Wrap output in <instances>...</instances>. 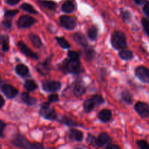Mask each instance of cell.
<instances>
[{
	"mask_svg": "<svg viewBox=\"0 0 149 149\" xmlns=\"http://www.w3.org/2000/svg\"><path fill=\"white\" fill-rule=\"evenodd\" d=\"M18 47L20 49V52L23 53L25 56H26L27 58H32V59L37 60L38 59V55L37 54H36L35 52H34L26 44L24 43L22 41H19L18 42Z\"/></svg>",
	"mask_w": 149,
	"mask_h": 149,
	"instance_id": "9c48e42d",
	"label": "cell"
},
{
	"mask_svg": "<svg viewBox=\"0 0 149 149\" xmlns=\"http://www.w3.org/2000/svg\"><path fill=\"white\" fill-rule=\"evenodd\" d=\"M48 100H49V103L57 102L58 100V95L56 93H53V94L50 95L48 96Z\"/></svg>",
	"mask_w": 149,
	"mask_h": 149,
	"instance_id": "60d3db41",
	"label": "cell"
},
{
	"mask_svg": "<svg viewBox=\"0 0 149 149\" xmlns=\"http://www.w3.org/2000/svg\"><path fill=\"white\" fill-rule=\"evenodd\" d=\"M12 19L11 18H6L1 22V26L6 29H10L12 27Z\"/></svg>",
	"mask_w": 149,
	"mask_h": 149,
	"instance_id": "f35d334b",
	"label": "cell"
},
{
	"mask_svg": "<svg viewBox=\"0 0 149 149\" xmlns=\"http://www.w3.org/2000/svg\"><path fill=\"white\" fill-rule=\"evenodd\" d=\"M56 40L57 43L59 45L60 47L63 48V49H69L70 47V45L65 38L64 37H56Z\"/></svg>",
	"mask_w": 149,
	"mask_h": 149,
	"instance_id": "1f68e13d",
	"label": "cell"
},
{
	"mask_svg": "<svg viewBox=\"0 0 149 149\" xmlns=\"http://www.w3.org/2000/svg\"><path fill=\"white\" fill-rule=\"evenodd\" d=\"M85 93H86V87L83 84L78 83V84H76L74 85V89H73V93L76 97H81L82 95L85 94Z\"/></svg>",
	"mask_w": 149,
	"mask_h": 149,
	"instance_id": "44dd1931",
	"label": "cell"
},
{
	"mask_svg": "<svg viewBox=\"0 0 149 149\" xmlns=\"http://www.w3.org/2000/svg\"><path fill=\"white\" fill-rule=\"evenodd\" d=\"M72 38H73V40H74L76 43L78 44L79 45H80V46L83 47H88V42L83 33L77 32V33L73 34Z\"/></svg>",
	"mask_w": 149,
	"mask_h": 149,
	"instance_id": "2e32d148",
	"label": "cell"
},
{
	"mask_svg": "<svg viewBox=\"0 0 149 149\" xmlns=\"http://www.w3.org/2000/svg\"><path fill=\"white\" fill-rule=\"evenodd\" d=\"M105 149H121V148H120V147L118 146L115 145V144L108 143V145H107Z\"/></svg>",
	"mask_w": 149,
	"mask_h": 149,
	"instance_id": "f6af8a7d",
	"label": "cell"
},
{
	"mask_svg": "<svg viewBox=\"0 0 149 149\" xmlns=\"http://www.w3.org/2000/svg\"><path fill=\"white\" fill-rule=\"evenodd\" d=\"M0 149H1V148H0Z\"/></svg>",
	"mask_w": 149,
	"mask_h": 149,
	"instance_id": "681fc988",
	"label": "cell"
},
{
	"mask_svg": "<svg viewBox=\"0 0 149 149\" xmlns=\"http://www.w3.org/2000/svg\"><path fill=\"white\" fill-rule=\"evenodd\" d=\"M61 87V82L58 81H48L42 84V87L44 91L48 93H54L60 90Z\"/></svg>",
	"mask_w": 149,
	"mask_h": 149,
	"instance_id": "30bf717a",
	"label": "cell"
},
{
	"mask_svg": "<svg viewBox=\"0 0 149 149\" xmlns=\"http://www.w3.org/2000/svg\"><path fill=\"white\" fill-rule=\"evenodd\" d=\"M76 9L75 1L74 0H67L61 5V11L65 13H71Z\"/></svg>",
	"mask_w": 149,
	"mask_h": 149,
	"instance_id": "5bb4252c",
	"label": "cell"
},
{
	"mask_svg": "<svg viewBox=\"0 0 149 149\" xmlns=\"http://www.w3.org/2000/svg\"><path fill=\"white\" fill-rule=\"evenodd\" d=\"M134 110L141 118H147L149 116V105L145 102L138 101L134 105Z\"/></svg>",
	"mask_w": 149,
	"mask_h": 149,
	"instance_id": "ba28073f",
	"label": "cell"
},
{
	"mask_svg": "<svg viewBox=\"0 0 149 149\" xmlns=\"http://www.w3.org/2000/svg\"><path fill=\"white\" fill-rule=\"evenodd\" d=\"M95 55V51L93 49L89 47V46L85 47V56H86V59L87 61H91L93 59Z\"/></svg>",
	"mask_w": 149,
	"mask_h": 149,
	"instance_id": "f546056e",
	"label": "cell"
},
{
	"mask_svg": "<svg viewBox=\"0 0 149 149\" xmlns=\"http://www.w3.org/2000/svg\"><path fill=\"white\" fill-rule=\"evenodd\" d=\"M88 142L93 146L96 145V138L89 134V136H88Z\"/></svg>",
	"mask_w": 149,
	"mask_h": 149,
	"instance_id": "7bdbcfd3",
	"label": "cell"
},
{
	"mask_svg": "<svg viewBox=\"0 0 149 149\" xmlns=\"http://www.w3.org/2000/svg\"><path fill=\"white\" fill-rule=\"evenodd\" d=\"M135 76L143 83H149V69L143 65H139L134 70Z\"/></svg>",
	"mask_w": 149,
	"mask_h": 149,
	"instance_id": "52a82bcc",
	"label": "cell"
},
{
	"mask_svg": "<svg viewBox=\"0 0 149 149\" xmlns=\"http://www.w3.org/2000/svg\"><path fill=\"white\" fill-rule=\"evenodd\" d=\"M95 106H96V105L93 103L91 98L86 100L83 103V109H84L85 112H86V113H89V112L92 111L95 108Z\"/></svg>",
	"mask_w": 149,
	"mask_h": 149,
	"instance_id": "484cf974",
	"label": "cell"
},
{
	"mask_svg": "<svg viewBox=\"0 0 149 149\" xmlns=\"http://www.w3.org/2000/svg\"><path fill=\"white\" fill-rule=\"evenodd\" d=\"M0 40H1V49L4 52H7L10 49V46H9V37L8 36L6 35H2L0 37Z\"/></svg>",
	"mask_w": 149,
	"mask_h": 149,
	"instance_id": "83f0119b",
	"label": "cell"
},
{
	"mask_svg": "<svg viewBox=\"0 0 149 149\" xmlns=\"http://www.w3.org/2000/svg\"><path fill=\"white\" fill-rule=\"evenodd\" d=\"M141 23L145 33L149 36V20L146 17H143L141 20Z\"/></svg>",
	"mask_w": 149,
	"mask_h": 149,
	"instance_id": "e575fe53",
	"label": "cell"
},
{
	"mask_svg": "<svg viewBox=\"0 0 149 149\" xmlns=\"http://www.w3.org/2000/svg\"><path fill=\"white\" fill-rule=\"evenodd\" d=\"M75 149H83L82 148H75Z\"/></svg>",
	"mask_w": 149,
	"mask_h": 149,
	"instance_id": "c3c4849f",
	"label": "cell"
},
{
	"mask_svg": "<svg viewBox=\"0 0 149 149\" xmlns=\"http://www.w3.org/2000/svg\"><path fill=\"white\" fill-rule=\"evenodd\" d=\"M137 5H144L145 3L146 2V0H133Z\"/></svg>",
	"mask_w": 149,
	"mask_h": 149,
	"instance_id": "bcb514c9",
	"label": "cell"
},
{
	"mask_svg": "<svg viewBox=\"0 0 149 149\" xmlns=\"http://www.w3.org/2000/svg\"><path fill=\"white\" fill-rule=\"evenodd\" d=\"M61 65L62 67L61 69L64 73L78 74L83 71L80 60H65Z\"/></svg>",
	"mask_w": 149,
	"mask_h": 149,
	"instance_id": "3957f363",
	"label": "cell"
},
{
	"mask_svg": "<svg viewBox=\"0 0 149 149\" xmlns=\"http://www.w3.org/2000/svg\"><path fill=\"white\" fill-rule=\"evenodd\" d=\"M29 38L35 47L39 48L42 46V41H41L39 36H37V34H34V33H31V34H29Z\"/></svg>",
	"mask_w": 149,
	"mask_h": 149,
	"instance_id": "7402d4cb",
	"label": "cell"
},
{
	"mask_svg": "<svg viewBox=\"0 0 149 149\" xmlns=\"http://www.w3.org/2000/svg\"><path fill=\"white\" fill-rule=\"evenodd\" d=\"M60 122H61V123L64 124V125L70 127H75V126H78L79 125L78 124L76 123L74 120L71 119L70 118L67 117V116H64Z\"/></svg>",
	"mask_w": 149,
	"mask_h": 149,
	"instance_id": "d6a6232c",
	"label": "cell"
},
{
	"mask_svg": "<svg viewBox=\"0 0 149 149\" xmlns=\"http://www.w3.org/2000/svg\"><path fill=\"white\" fill-rule=\"evenodd\" d=\"M110 137L106 132H102L96 138V146L98 147H102L110 142Z\"/></svg>",
	"mask_w": 149,
	"mask_h": 149,
	"instance_id": "4fadbf2b",
	"label": "cell"
},
{
	"mask_svg": "<svg viewBox=\"0 0 149 149\" xmlns=\"http://www.w3.org/2000/svg\"><path fill=\"white\" fill-rule=\"evenodd\" d=\"M20 8L22 10H23V11L26 12V13H30V14H38V12L34 8V7L32 4H29V3H23V4L20 6Z\"/></svg>",
	"mask_w": 149,
	"mask_h": 149,
	"instance_id": "cb8c5ba5",
	"label": "cell"
},
{
	"mask_svg": "<svg viewBox=\"0 0 149 149\" xmlns=\"http://www.w3.org/2000/svg\"><path fill=\"white\" fill-rule=\"evenodd\" d=\"M110 42L112 47L118 50H123L127 47V37L121 31H115L111 35Z\"/></svg>",
	"mask_w": 149,
	"mask_h": 149,
	"instance_id": "7a4b0ae2",
	"label": "cell"
},
{
	"mask_svg": "<svg viewBox=\"0 0 149 149\" xmlns=\"http://www.w3.org/2000/svg\"><path fill=\"white\" fill-rule=\"evenodd\" d=\"M20 0H6V2H7V4L10 6H14L16 5L17 4H18L19 1Z\"/></svg>",
	"mask_w": 149,
	"mask_h": 149,
	"instance_id": "ee69618b",
	"label": "cell"
},
{
	"mask_svg": "<svg viewBox=\"0 0 149 149\" xmlns=\"http://www.w3.org/2000/svg\"><path fill=\"white\" fill-rule=\"evenodd\" d=\"M67 57L70 60H80V55L75 51L70 50L67 53Z\"/></svg>",
	"mask_w": 149,
	"mask_h": 149,
	"instance_id": "8d00e7d4",
	"label": "cell"
},
{
	"mask_svg": "<svg viewBox=\"0 0 149 149\" xmlns=\"http://www.w3.org/2000/svg\"><path fill=\"white\" fill-rule=\"evenodd\" d=\"M39 114L48 120H56L57 114L54 109L51 108L50 103H43L41 105L40 110H39Z\"/></svg>",
	"mask_w": 149,
	"mask_h": 149,
	"instance_id": "277c9868",
	"label": "cell"
},
{
	"mask_svg": "<svg viewBox=\"0 0 149 149\" xmlns=\"http://www.w3.org/2000/svg\"><path fill=\"white\" fill-rule=\"evenodd\" d=\"M15 72L20 77H26L29 74V69L24 64H18L15 66Z\"/></svg>",
	"mask_w": 149,
	"mask_h": 149,
	"instance_id": "ffe728a7",
	"label": "cell"
},
{
	"mask_svg": "<svg viewBox=\"0 0 149 149\" xmlns=\"http://www.w3.org/2000/svg\"><path fill=\"white\" fill-rule=\"evenodd\" d=\"M18 13V10H6L4 12V17L6 18H12L14 17L16 14Z\"/></svg>",
	"mask_w": 149,
	"mask_h": 149,
	"instance_id": "74e56055",
	"label": "cell"
},
{
	"mask_svg": "<svg viewBox=\"0 0 149 149\" xmlns=\"http://www.w3.org/2000/svg\"><path fill=\"white\" fill-rule=\"evenodd\" d=\"M88 37L92 41H95L97 39L98 29L95 26H92L87 31Z\"/></svg>",
	"mask_w": 149,
	"mask_h": 149,
	"instance_id": "603a6c76",
	"label": "cell"
},
{
	"mask_svg": "<svg viewBox=\"0 0 149 149\" xmlns=\"http://www.w3.org/2000/svg\"><path fill=\"white\" fill-rule=\"evenodd\" d=\"M99 120L102 122H108L112 119V112L109 109H102L97 115Z\"/></svg>",
	"mask_w": 149,
	"mask_h": 149,
	"instance_id": "9a60e30c",
	"label": "cell"
},
{
	"mask_svg": "<svg viewBox=\"0 0 149 149\" xmlns=\"http://www.w3.org/2000/svg\"><path fill=\"white\" fill-rule=\"evenodd\" d=\"M69 135H70V138L73 139L75 141H83V133L81 131L78 130L76 129H71L69 132Z\"/></svg>",
	"mask_w": 149,
	"mask_h": 149,
	"instance_id": "ac0fdd59",
	"label": "cell"
},
{
	"mask_svg": "<svg viewBox=\"0 0 149 149\" xmlns=\"http://www.w3.org/2000/svg\"><path fill=\"white\" fill-rule=\"evenodd\" d=\"M13 146L23 149H45L43 146L38 143H31L23 135H17L12 141Z\"/></svg>",
	"mask_w": 149,
	"mask_h": 149,
	"instance_id": "6da1fadb",
	"label": "cell"
},
{
	"mask_svg": "<svg viewBox=\"0 0 149 149\" xmlns=\"http://www.w3.org/2000/svg\"><path fill=\"white\" fill-rule=\"evenodd\" d=\"M24 87L28 92H32L38 88V85L34 80H26L25 81Z\"/></svg>",
	"mask_w": 149,
	"mask_h": 149,
	"instance_id": "d4e9b609",
	"label": "cell"
},
{
	"mask_svg": "<svg viewBox=\"0 0 149 149\" xmlns=\"http://www.w3.org/2000/svg\"><path fill=\"white\" fill-rule=\"evenodd\" d=\"M37 22L36 19L28 15H23L18 18L17 26L18 29H28L33 26Z\"/></svg>",
	"mask_w": 149,
	"mask_h": 149,
	"instance_id": "8992f818",
	"label": "cell"
},
{
	"mask_svg": "<svg viewBox=\"0 0 149 149\" xmlns=\"http://www.w3.org/2000/svg\"><path fill=\"white\" fill-rule=\"evenodd\" d=\"M6 125L3 121L0 120V138L4 137V130L5 129Z\"/></svg>",
	"mask_w": 149,
	"mask_h": 149,
	"instance_id": "b9f144b4",
	"label": "cell"
},
{
	"mask_svg": "<svg viewBox=\"0 0 149 149\" xmlns=\"http://www.w3.org/2000/svg\"><path fill=\"white\" fill-rule=\"evenodd\" d=\"M121 97H122L123 100L127 104L130 105L132 103V97L128 90H124L121 93Z\"/></svg>",
	"mask_w": 149,
	"mask_h": 149,
	"instance_id": "4dcf8cb0",
	"label": "cell"
},
{
	"mask_svg": "<svg viewBox=\"0 0 149 149\" xmlns=\"http://www.w3.org/2000/svg\"><path fill=\"white\" fill-rule=\"evenodd\" d=\"M118 55L124 61H129L133 58V53L130 50L123 49V50L120 51Z\"/></svg>",
	"mask_w": 149,
	"mask_h": 149,
	"instance_id": "4316f807",
	"label": "cell"
},
{
	"mask_svg": "<svg viewBox=\"0 0 149 149\" xmlns=\"http://www.w3.org/2000/svg\"><path fill=\"white\" fill-rule=\"evenodd\" d=\"M51 57H48L45 61H44L42 63L38 64L36 66V70L39 74H40L42 76H46L50 72V64H51Z\"/></svg>",
	"mask_w": 149,
	"mask_h": 149,
	"instance_id": "8fae6325",
	"label": "cell"
},
{
	"mask_svg": "<svg viewBox=\"0 0 149 149\" xmlns=\"http://www.w3.org/2000/svg\"><path fill=\"white\" fill-rule=\"evenodd\" d=\"M91 99L96 106H100L102 103H105V100L100 95H95L92 96Z\"/></svg>",
	"mask_w": 149,
	"mask_h": 149,
	"instance_id": "836d02e7",
	"label": "cell"
},
{
	"mask_svg": "<svg viewBox=\"0 0 149 149\" xmlns=\"http://www.w3.org/2000/svg\"><path fill=\"white\" fill-rule=\"evenodd\" d=\"M37 4L48 10H55L57 7L56 3L51 0H37Z\"/></svg>",
	"mask_w": 149,
	"mask_h": 149,
	"instance_id": "e0dca14e",
	"label": "cell"
},
{
	"mask_svg": "<svg viewBox=\"0 0 149 149\" xmlns=\"http://www.w3.org/2000/svg\"><path fill=\"white\" fill-rule=\"evenodd\" d=\"M121 17H122L123 20L126 23H129L131 20V13L128 10H124V9H122L121 10Z\"/></svg>",
	"mask_w": 149,
	"mask_h": 149,
	"instance_id": "f1b7e54d",
	"label": "cell"
},
{
	"mask_svg": "<svg viewBox=\"0 0 149 149\" xmlns=\"http://www.w3.org/2000/svg\"><path fill=\"white\" fill-rule=\"evenodd\" d=\"M21 100L23 103H26L28 106H32V105H34L35 103L37 102L35 97H32L29 94V93H23L21 94Z\"/></svg>",
	"mask_w": 149,
	"mask_h": 149,
	"instance_id": "d6986e66",
	"label": "cell"
},
{
	"mask_svg": "<svg viewBox=\"0 0 149 149\" xmlns=\"http://www.w3.org/2000/svg\"><path fill=\"white\" fill-rule=\"evenodd\" d=\"M1 91L3 92L6 97L9 99H13L18 94V90L11 84H5L1 87Z\"/></svg>",
	"mask_w": 149,
	"mask_h": 149,
	"instance_id": "7c38bea8",
	"label": "cell"
},
{
	"mask_svg": "<svg viewBox=\"0 0 149 149\" xmlns=\"http://www.w3.org/2000/svg\"><path fill=\"white\" fill-rule=\"evenodd\" d=\"M136 144L140 149H149V144L145 140H138L136 141Z\"/></svg>",
	"mask_w": 149,
	"mask_h": 149,
	"instance_id": "d590c367",
	"label": "cell"
},
{
	"mask_svg": "<svg viewBox=\"0 0 149 149\" xmlns=\"http://www.w3.org/2000/svg\"><path fill=\"white\" fill-rule=\"evenodd\" d=\"M59 22L61 26L67 30H73L77 25V20L75 17L66 15L60 16Z\"/></svg>",
	"mask_w": 149,
	"mask_h": 149,
	"instance_id": "5b68a950",
	"label": "cell"
},
{
	"mask_svg": "<svg viewBox=\"0 0 149 149\" xmlns=\"http://www.w3.org/2000/svg\"><path fill=\"white\" fill-rule=\"evenodd\" d=\"M143 12L145 15L147 17V19L149 20V1H146L145 4L143 7Z\"/></svg>",
	"mask_w": 149,
	"mask_h": 149,
	"instance_id": "ab89813d",
	"label": "cell"
},
{
	"mask_svg": "<svg viewBox=\"0 0 149 149\" xmlns=\"http://www.w3.org/2000/svg\"><path fill=\"white\" fill-rule=\"evenodd\" d=\"M4 103H5V101H4V99L3 98L2 96L0 95V109H1V108H2L3 106H4Z\"/></svg>",
	"mask_w": 149,
	"mask_h": 149,
	"instance_id": "7dc6e473",
	"label": "cell"
}]
</instances>
